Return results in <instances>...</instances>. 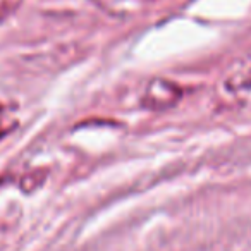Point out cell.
<instances>
[{"instance_id":"6da1fadb","label":"cell","mask_w":251,"mask_h":251,"mask_svg":"<svg viewBox=\"0 0 251 251\" xmlns=\"http://www.w3.org/2000/svg\"><path fill=\"white\" fill-rule=\"evenodd\" d=\"M181 90L169 79H151L147 84L141 105L148 110H165L179 100Z\"/></svg>"}]
</instances>
